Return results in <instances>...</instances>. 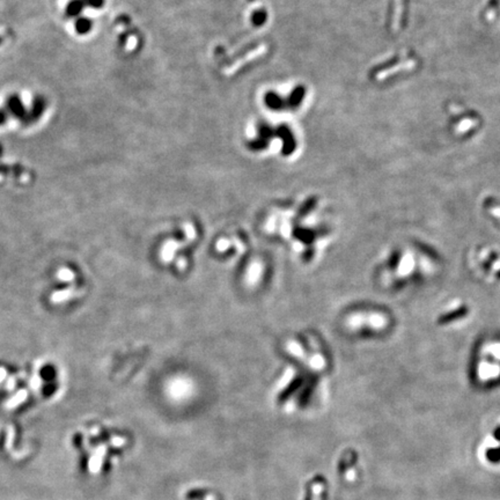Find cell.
Masks as SVG:
<instances>
[{"mask_svg":"<svg viewBox=\"0 0 500 500\" xmlns=\"http://www.w3.org/2000/svg\"><path fill=\"white\" fill-rule=\"evenodd\" d=\"M266 19H267V13L266 11H264V9H259V11H256L253 14V17H251V21H253V24L255 26H257V27H260V26L264 25L266 22Z\"/></svg>","mask_w":500,"mask_h":500,"instance_id":"9c48e42d","label":"cell"},{"mask_svg":"<svg viewBox=\"0 0 500 500\" xmlns=\"http://www.w3.org/2000/svg\"><path fill=\"white\" fill-rule=\"evenodd\" d=\"M265 105L272 110H280L285 107V102L275 92H269L265 95Z\"/></svg>","mask_w":500,"mask_h":500,"instance_id":"52a82bcc","label":"cell"},{"mask_svg":"<svg viewBox=\"0 0 500 500\" xmlns=\"http://www.w3.org/2000/svg\"><path fill=\"white\" fill-rule=\"evenodd\" d=\"M305 93H306V90L302 86H298L296 88L293 89V92L291 93V95H289V107L298 108L300 105V103H301L302 100H304Z\"/></svg>","mask_w":500,"mask_h":500,"instance_id":"ba28073f","label":"cell"},{"mask_svg":"<svg viewBox=\"0 0 500 500\" xmlns=\"http://www.w3.org/2000/svg\"><path fill=\"white\" fill-rule=\"evenodd\" d=\"M8 112L6 111V109H0V127H2V125H5L6 123H7L8 121Z\"/></svg>","mask_w":500,"mask_h":500,"instance_id":"7c38bea8","label":"cell"},{"mask_svg":"<svg viewBox=\"0 0 500 500\" xmlns=\"http://www.w3.org/2000/svg\"><path fill=\"white\" fill-rule=\"evenodd\" d=\"M45 107H47V101L42 95H36L31 103V107L28 110V125L36 123L44 114Z\"/></svg>","mask_w":500,"mask_h":500,"instance_id":"3957f363","label":"cell"},{"mask_svg":"<svg viewBox=\"0 0 500 500\" xmlns=\"http://www.w3.org/2000/svg\"><path fill=\"white\" fill-rule=\"evenodd\" d=\"M85 4L87 7L94 8V9H100L102 8L105 4V0H85Z\"/></svg>","mask_w":500,"mask_h":500,"instance_id":"8fae6325","label":"cell"},{"mask_svg":"<svg viewBox=\"0 0 500 500\" xmlns=\"http://www.w3.org/2000/svg\"><path fill=\"white\" fill-rule=\"evenodd\" d=\"M406 4L405 0H398L397 5H396L395 9H393V15H392V28L393 29H399L401 27L402 22L404 21V15L406 13Z\"/></svg>","mask_w":500,"mask_h":500,"instance_id":"277c9868","label":"cell"},{"mask_svg":"<svg viewBox=\"0 0 500 500\" xmlns=\"http://www.w3.org/2000/svg\"><path fill=\"white\" fill-rule=\"evenodd\" d=\"M1 43H2V38H1V36H0V44Z\"/></svg>","mask_w":500,"mask_h":500,"instance_id":"4fadbf2b","label":"cell"},{"mask_svg":"<svg viewBox=\"0 0 500 500\" xmlns=\"http://www.w3.org/2000/svg\"><path fill=\"white\" fill-rule=\"evenodd\" d=\"M249 1H255V0H249Z\"/></svg>","mask_w":500,"mask_h":500,"instance_id":"9a60e30c","label":"cell"},{"mask_svg":"<svg viewBox=\"0 0 500 500\" xmlns=\"http://www.w3.org/2000/svg\"><path fill=\"white\" fill-rule=\"evenodd\" d=\"M277 134L279 135L283 139V154L285 156H289L295 151L296 143L294 137H293L292 132L289 131V128L286 127V125H280V127L277 129Z\"/></svg>","mask_w":500,"mask_h":500,"instance_id":"7a4b0ae2","label":"cell"},{"mask_svg":"<svg viewBox=\"0 0 500 500\" xmlns=\"http://www.w3.org/2000/svg\"><path fill=\"white\" fill-rule=\"evenodd\" d=\"M272 135H273V132H272V130H271V128L269 127V125H266L264 123L260 125L259 138L263 139L264 141H266V143H270V139L272 138Z\"/></svg>","mask_w":500,"mask_h":500,"instance_id":"30bf717a","label":"cell"},{"mask_svg":"<svg viewBox=\"0 0 500 500\" xmlns=\"http://www.w3.org/2000/svg\"><path fill=\"white\" fill-rule=\"evenodd\" d=\"M5 109L9 116L18 119L24 125H28V110L18 94H12L6 99Z\"/></svg>","mask_w":500,"mask_h":500,"instance_id":"6da1fadb","label":"cell"},{"mask_svg":"<svg viewBox=\"0 0 500 500\" xmlns=\"http://www.w3.org/2000/svg\"><path fill=\"white\" fill-rule=\"evenodd\" d=\"M86 7L85 0H71L65 7V15L67 18H79Z\"/></svg>","mask_w":500,"mask_h":500,"instance_id":"5b68a950","label":"cell"},{"mask_svg":"<svg viewBox=\"0 0 500 500\" xmlns=\"http://www.w3.org/2000/svg\"><path fill=\"white\" fill-rule=\"evenodd\" d=\"M93 26H94V22L87 17H79L74 21V29H76L77 34L79 35H87L90 33Z\"/></svg>","mask_w":500,"mask_h":500,"instance_id":"8992f818","label":"cell"},{"mask_svg":"<svg viewBox=\"0 0 500 500\" xmlns=\"http://www.w3.org/2000/svg\"><path fill=\"white\" fill-rule=\"evenodd\" d=\"M1 152H2V148H1V146H0V153H1Z\"/></svg>","mask_w":500,"mask_h":500,"instance_id":"5bb4252c","label":"cell"}]
</instances>
